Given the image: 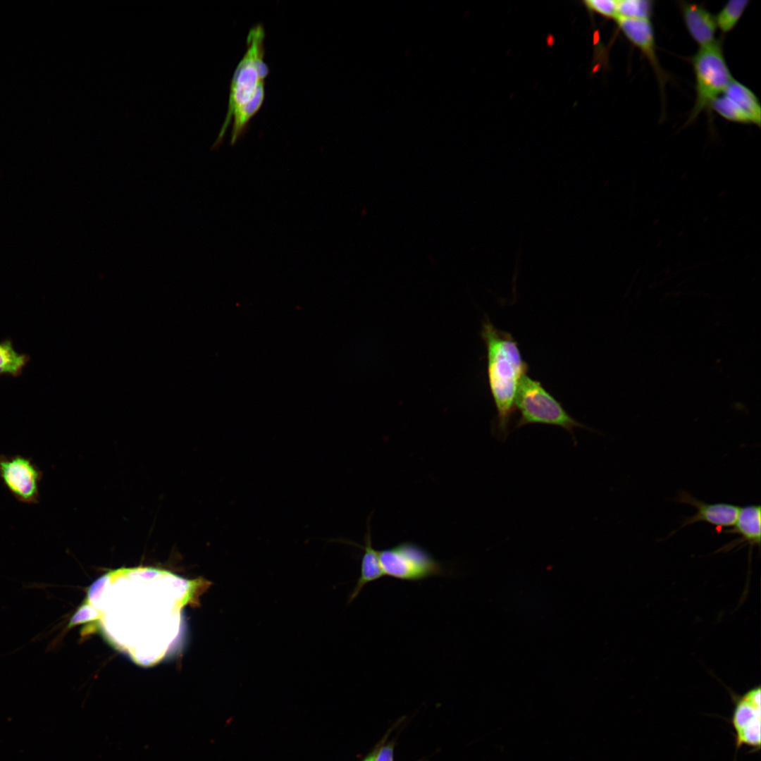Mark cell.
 I'll return each instance as SVG.
<instances>
[{
  "instance_id": "obj_3",
  "label": "cell",
  "mask_w": 761,
  "mask_h": 761,
  "mask_svg": "<svg viewBox=\"0 0 761 761\" xmlns=\"http://www.w3.org/2000/svg\"><path fill=\"white\" fill-rule=\"evenodd\" d=\"M514 406L515 409L519 412L516 428L533 423L560 426L569 433L574 445H576L574 432L575 428L591 431L573 418L539 380L532 378L527 373L519 381Z\"/></svg>"
},
{
  "instance_id": "obj_5",
  "label": "cell",
  "mask_w": 761,
  "mask_h": 761,
  "mask_svg": "<svg viewBox=\"0 0 761 761\" xmlns=\"http://www.w3.org/2000/svg\"><path fill=\"white\" fill-rule=\"evenodd\" d=\"M384 576L406 581H419L446 574L445 567L426 549L404 541L378 550Z\"/></svg>"
},
{
  "instance_id": "obj_1",
  "label": "cell",
  "mask_w": 761,
  "mask_h": 761,
  "mask_svg": "<svg viewBox=\"0 0 761 761\" xmlns=\"http://www.w3.org/2000/svg\"><path fill=\"white\" fill-rule=\"evenodd\" d=\"M265 30L258 23L248 32L246 51L231 79L227 113L211 149L218 148L231 125L230 144L245 134L265 99V80L269 68L265 62Z\"/></svg>"
},
{
  "instance_id": "obj_14",
  "label": "cell",
  "mask_w": 761,
  "mask_h": 761,
  "mask_svg": "<svg viewBox=\"0 0 761 761\" xmlns=\"http://www.w3.org/2000/svg\"><path fill=\"white\" fill-rule=\"evenodd\" d=\"M30 360V355L15 349L11 339L0 341V376H20Z\"/></svg>"
},
{
  "instance_id": "obj_15",
  "label": "cell",
  "mask_w": 761,
  "mask_h": 761,
  "mask_svg": "<svg viewBox=\"0 0 761 761\" xmlns=\"http://www.w3.org/2000/svg\"><path fill=\"white\" fill-rule=\"evenodd\" d=\"M749 4L748 0H730L715 16L717 27L722 32L734 28Z\"/></svg>"
},
{
  "instance_id": "obj_2",
  "label": "cell",
  "mask_w": 761,
  "mask_h": 761,
  "mask_svg": "<svg viewBox=\"0 0 761 761\" xmlns=\"http://www.w3.org/2000/svg\"><path fill=\"white\" fill-rule=\"evenodd\" d=\"M481 335L486 348L488 380L497 412L493 433L505 441L516 411V390L521 377L527 373L528 365L514 337L496 328L488 318L482 323Z\"/></svg>"
},
{
  "instance_id": "obj_7",
  "label": "cell",
  "mask_w": 761,
  "mask_h": 761,
  "mask_svg": "<svg viewBox=\"0 0 761 761\" xmlns=\"http://www.w3.org/2000/svg\"><path fill=\"white\" fill-rule=\"evenodd\" d=\"M760 686H755L745 693L734 695V710L731 723L735 731L736 749L745 745L754 751L760 749L761 744V698Z\"/></svg>"
},
{
  "instance_id": "obj_11",
  "label": "cell",
  "mask_w": 761,
  "mask_h": 761,
  "mask_svg": "<svg viewBox=\"0 0 761 761\" xmlns=\"http://www.w3.org/2000/svg\"><path fill=\"white\" fill-rule=\"evenodd\" d=\"M615 20L628 40L643 53L657 70L659 68L655 54V35L650 20L622 17H617Z\"/></svg>"
},
{
  "instance_id": "obj_16",
  "label": "cell",
  "mask_w": 761,
  "mask_h": 761,
  "mask_svg": "<svg viewBox=\"0 0 761 761\" xmlns=\"http://www.w3.org/2000/svg\"><path fill=\"white\" fill-rule=\"evenodd\" d=\"M710 106L728 120L741 123H753L748 115L734 101L724 94L715 98Z\"/></svg>"
},
{
  "instance_id": "obj_20",
  "label": "cell",
  "mask_w": 761,
  "mask_h": 761,
  "mask_svg": "<svg viewBox=\"0 0 761 761\" xmlns=\"http://www.w3.org/2000/svg\"><path fill=\"white\" fill-rule=\"evenodd\" d=\"M374 757H375V755H371V756L369 757L368 758H366V760H365L364 761H373V758H374Z\"/></svg>"
},
{
  "instance_id": "obj_4",
  "label": "cell",
  "mask_w": 761,
  "mask_h": 761,
  "mask_svg": "<svg viewBox=\"0 0 761 761\" xmlns=\"http://www.w3.org/2000/svg\"><path fill=\"white\" fill-rule=\"evenodd\" d=\"M695 76L696 99L691 114L693 120L720 96L733 80L720 43L700 47L692 58Z\"/></svg>"
},
{
  "instance_id": "obj_18",
  "label": "cell",
  "mask_w": 761,
  "mask_h": 761,
  "mask_svg": "<svg viewBox=\"0 0 761 761\" xmlns=\"http://www.w3.org/2000/svg\"><path fill=\"white\" fill-rule=\"evenodd\" d=\"M591 11L604 17L616 18L617 17V1L615 0H588L584 1Z\"/></svg>"
},
{
  "instance_id": "obj_12",
  "label": "cell",
  "mask_w": 761,
  "mask_h": 761,
  "mask_svg": "<svg viewBox=\"0 0 761 761\" xmlns=\"http://www.w3.org/2000/svg\"><path fill=\"white\" fill-rule=\"evenodd\" d=\"M356 545H358L356 544ZM358 546L363 550L361 558L360 576L349 595V602H351L359 595L366 585L384 576L380 562L378 550H376L373 547L369 521L367 531L364 536V544Z\"/></svg>"
},
{
  "instance_id": "obj_8",
  "label": "cell",
  "mask_w": 761,
  "mask_h": 761,
  "mask_svg": "<svg viewBox=\"0 0 761 761\" xmlns=\"http://www.w3.org/2000/svg\"><path fill=\"white\" fill-rule=\"evenodd\" d=\"M676 500L677 502L687 504L695 507L696 512L695 514L686 518L677 530L671 533L669 536H672L676 531L683 527L701 521L717 528H731L736 522L741 508L729 503H707L684 490L679 492Z\"/></svg>"
},
{
  "instance_id": "obj_10",
  "label": "cell",
  "mask_w": 761,
  "mask_h": 761,
  "mask_svg": "<svg viewBox=\"0 0 761 761\" xmlns=\"http://www.w3.org/2000/svg\"><path fill=\"white\" fill-rule=\"evenodd\" d=\"M681 7L686 28L700 47L714 43L717 27L715 17L699 4L682 3Z\"/></svg>"
},
{
  "instance_id": "obj_9",
  "label": "cell",
  "mask_w": 761,
  "mask_h": 761,
  "mask_svg": "<svg viewBox=\"0 0 761 761\" xmlns=\"http://www.w3.org/2000/svg\"><path fill=\"white\" fill-rule=\"evenodd\" d=\"M727 534H737L740 538L721 547L719 550L727 552L741 544L748 545L750 550L761 542V507L759 505H747L740 508L734 526L725 530Z\"/></svg>"
},
{
  "instance_id": "obj_13",
  "label": "cell",
  "mask_w": 761,
  "mask_h": 761,
  "mask_svg": "<svg viewBox=\"0 0 761 761\" xmlns=\"http://www.w3.org/2000/svg\"><path fill=\"white\" fill-rule=\"evenodd\" d=\"M722 94L741 108L751 118L753 124L760 125V104L756 95L748 87L733 79Z\"/></svg>"
},
{
  "instance_id": "obj_17",
  "label": "cell",
  "mask_w": 761,
  "mask_h": 761,
  "mask_svg": "<svg viewBox=\"0 0 761 761\" xmlns=\"http://www.w3.org/2000/svg\"><path fill=\"white\" fill-rule=\"evenodd\" d=\"M652 6V1L648 0H619L617 1V17L650 20Z\"/></svg>"
},
{
  "instance_id": "obj_19",
  "label": "cell",
  "mask_w": 761,
  "mask_h": 761,
  "mask_svg": "<svg viewBox=\"0 0 761 761\" xmlns=\"http://www.w3.org/2000/svg\"><path fill=\"white\" fill-rule=\"evenodd\" d=\"M373 761H392V749L390 746L382 748Z\"/></svg>"
},
{
  "instance_id": "obj_6",
  "label": "cell",
  "mask_w": 761,
  "mask_h": 761,
  "mask_svg": "<svg viewBox=\"0 0 761 761\" xmlns=\"http://www.w3.org/2000/svg\"><path fill=\"white\" fill-rule=\"evenodd\" d=\"M42 478V471L32 458L18 454H0V480L18 502L39 504Z\"/></svg>"
}]
</instances>
